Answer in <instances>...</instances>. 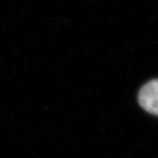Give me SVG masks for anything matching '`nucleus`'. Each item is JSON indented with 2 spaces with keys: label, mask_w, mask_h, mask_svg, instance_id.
Returning a JSON list of instances; mask_svg holds the SVG:
<instances>
[{
  "label": "nucleus",
  "mask_w": 158,
  "mask_h": 158,
  "mask_svg": "<svg viewBox=\"0 0 158 158\" xmlns=\"http://www.w3.org/2000/svg\"><path fill=\"white\" fill-rule=\"evenodd\" d=\"M138 101L146 112L158 116V79L151 80L141 87Z\"/></svg>",
  "instance_id": "obj_1"
}]
</instances>
